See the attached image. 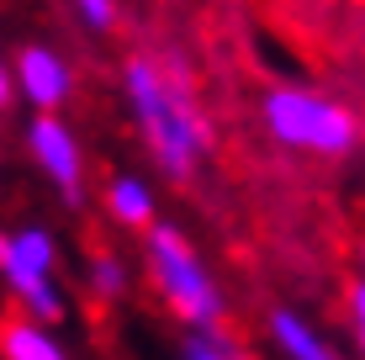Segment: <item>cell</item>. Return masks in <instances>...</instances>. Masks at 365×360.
<instances>
[{
  "instance_id": "1",
  "label": "cell",
  "mask_w": 365,
  "mask_h": 360,
  "mask_svg": "<svg viewBox=\"0 0 365 360\" xmlns=\"http://www.w3.org/2000/svg\"><path fill=\"white\" fill-rule=\"evenodd\" d=\"M122 101H128L133 133L148 148L154 170L165 180H191L217 148L207 106H201L196 74L180 53H154V48H133L122 58Z\"/></svg>"
},
{
  "instance_id": "2",
  "label": "cell",
  "mask_w": 365,
  "mask_h": 360,
  "mask_svg": "<svg viewBox=\"0 0 365 360\" xmlns=\"http://www.w3.org/2000/svg\"><path fill=\"white\" fill-rule=\"evenodd\" d=\"M255 117L275 148L297 159H318V165H344L365 143L360 111L307 80H270L255 101Z\"/></svg>"
},
{
  "instance_id": "3",
  "label": "cell",
  "mask_w": 365,
  "mask_h": 360,
  "mask_svg": "<svg viewBox=\"0 0 365 360\" xmlns=\"http://www.w3.org/2000/svg\"><path fill=\"white\" fill-rule=\"evenodd\" d=\"M143 276L165 313L180 324L191 339H222L228 329V297H222L217 270L207 265L201 244L180 222H159L143 233Z\"/></svg>"
},
{
  "instance_id": "4",
  "label": "cell",
  "mask_w": 365,
  "mask_h": 360,
  "mask_svg": "<svg viewBox=\"0 0 365 360\" xmlns=\"http://www.w3.org/2000/svg\"><path fill=\"white\" fill-rule=\"evenodd\" d=\"M0 287L32 324H64L69 318V292L58 281V239L43 222L0 228Z\"/></svg>"
},
{
  "instance_id": "5",
  "label": "cell",
  "mask_w": 365,
  "mask_h": 360,
  "mask_svg": "<svg viewBox=\"0 0 365 360\" xmlns=\"http://www.w3.org/2000/svg\"><path fill=\"white\" fill-rule=\"evenodd\" d=\"M27 154H32V165L48 175V185L58 191L64 207L85 202V175H91V165H85L80 133H74L64 117H32L27 122Z\"/></svg>"
},
{
  "instance_id": "6",
  "label": "cell",
  "mask_w": 365,
  "mask_h": 360,
  "mask_svg": "<svg viewBox=\"0 0 365 360\" xmlns=\"http://www.w3.org/2000/svg\"><path fill=\"white\" fill-rule=\"evenodd\" d=\"M11 80H16V101L32 106V117H64L74 101V64L53 43H21L11 53Z\"/></svg>"
},
{
  "instance_id": "7",
  "label": "cell",
  "mask_w": 365,
  "mask_h": 360,
  "mask_svg": "<svg viewBox=\"0 0 365 360\" xmlns=\"http://www.w3.org/2000/svg\"><path fill=\"white\" fill-rule=\"evenodd\" d=\"M265 339L275 360H355L323 324H312L302 307H286V302L265 313Z\"/></svg>"
},
{
  "instance_id": "8",
  "label": "cell",
  "mask_w": 365,
  "mask_h": 360,
  "mask_svg": "<svg viewBox=\"0 0 365 360\" xmlns=\"http://www.w3.org/2000/svg\"><path fill=\"white\" fill-rule=\"evenodd\" d=\"M101 212L128 233H148V228L165 222L159 217V191L148 185V175H133V170H117V175L101 185Z\"/></svg>"
},
{
  "instance_id": "9",
  "label": "cell",
  "mask_w": 365,
  "mask_h": 360,
  "mask_svg": "<svg viewBox=\"0 0 365 360\" xmlns=\"http://www.w3.org/2000/svg\"><path fill=\"white\" fill-rule=\"evenodd\" d=\"M0 360H74V355L48 324H32V318L16 313L0 324Z\"/></svg>"
},
{
  "instance_id": "10",
  "label": "cell",
  "mask_w": 365,
  "mask_h": 360,
  "mask_svg": "<svg viewBox=\"0 0 365 360\" xmlns=\"http://www.w3.org/2000/svg\"><path fill=\"white\" fill-rule=\"evenodd\" d=\"M85 292H91L96 302H122V297L133 292L128 259L117 250H91V259H85Z\"/></svg>"
},
{
  "instance_id": "11",
  "label": "cell",
  "mask_w": 365,
  "mask_h": 360,
  "mask_svg": "<svg viewBox=\"0 0 365 360\" xmlns=\"http://www.w3.org/2000/svg\"><path fill=\"white\" fill-rule=\"evenodd\" d=\"M339 307H344V334H349V355L365 360V276L344 281V292H339Z\"/></svg>"
},
{
  "instance_id": "12",
  "label": "cell",
  "mask_w": 365,
  "mask_h": 360,
  "mask_svg": "<svg viewBox=\"0 0 365 360\" xmlns=\"http://www.w3.org/2000/svg\"><path fill=\"white\" fill-rule=\"evenodd\" d=\"M69 6H74V16H80L91 32H117V16H122L117 0H69Z\"/></svg>"
},
{
  "instance_id": "13",
  "label": "cell",
  "mask_w": 365,
  "mask_h": 360,
  "mask_svg": "<svg viewBox=\"0 0 365 360\" xmlns=\"http://www.w3.org/2000/svg\"><path fill=\"white\" fill-rule=\"evenodd\" d=\"M180 360H244V350L233 339H185Z\"/></svg>"
},
{
  "instance_id": "14",
  "label": "cell",
  "mask_w": 365,
  "mask_h": 360,
  "mask_svg": "<svg viewBox=\"0 0 365 360\" xmlns=\"http://www.w3.org/2000/svg\"><path fill=\"white\" fill-rule=\"evenodd\" d=\"M16 101V80H11V58H0V111Z\"/></svg>"
},
{
  "instance_id": "15",
  "label": "cell",
  "mask_w": 365,
  "mask_h": 360,
  "mask_svg": "<svg viewBox=\"0 0 365 360\" xmlns=\"http://www.w3.org/2000/svg\"><path fill=\"white\" fill-rule=\"evenodd\" d=\"M355 265H360V276H365V239L355 244Z\"/></svg>"
}]
</instances>
